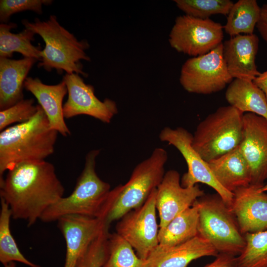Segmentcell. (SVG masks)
<instances>
[{"instance_id": "cell-25", "label": "cell", "mask_w": 267, "mask_h": 267, "mask_svg": "<svg viewBox=\"0 0 267 267\" xmlns=\"http://www.w3.org/2000/svg\"><path fill=\"white\" fill-rule=\"evenodd\" d=\"M260 14L261 7L256 0H239L232 6L223 28L231 37L242 33L253 34Z\"/></svg>"}, {"instance_id": "cell-15", "label": "cell", "mask_w": 267, "mask_h": 267, "mask_svg": "<svg viewBox=\"0 0 267 267\" xmlns=\"http://www.w3.org/2000/svg\"><path fill=\"white\" fill-rule=\"evenodd\" d=\"M204 194L197 184L188 187L182 186L178 171L170 170L166 172L156 189V206L160 218L159 228L165 227Z\"/></svg>"}, {"instance_id": "cell-18", "label": "cell", "mask_w": 267, "mask_h": 267, "mask_svg": "<svg viewBox=\"0 0 267 267\" xmlns=\"http://www.w3.org/2000/svg\"><path fill=\"white\" fill-rule=\"evenodd\" d=\"M24 87L37 99L48 119L50 128L64 136L70 135L63 115V100L68 93L64 82L48 85L44 84L38 78L27 77Z\"/></svg>"}, {"instance_id": "cell-19", "label": "cell", "mask_w": 267, "mask_h": 267, "mask_svg": "<svg viewBox=\"0 0 267 267\" xmlns=\"http://www.w3.org/2000/svg\"><path fill=\"white\" fill-rule=\"evenodd\" d=\"M215 248L199 235L171 247L160 246L148 258L147 267H187L192 261L206 256L216 257Z\"/></svg>"}, {"instance_id": "cell-20", "label": "cell", "mask_w": 267, "mask_h": 267, "mask_svg": "<svg viewBox=\"0 0 267 267\" xmlns=\"http://www.w3.org/2000/svg\"><path fill=\"white\" fill-rule=\"evenodd\" d=\"M38 60L24 57L15 60L0 58V110L23 99V89L27 75Z\"/></svg>"}, {"instance_id": "cell-31", "label": "cell", "mask_w": 267, "mask_h": 267, "mask_svg": "<svg viewBox=\"0 0 267 267\" xmlns=\"http://www.w3.org/2000/svg\"><path fill=\"white\" fill-rule=\"evenodd\" d=\"M109 226L106 227L92 242L75 267H102L108 257Z\"/></svg>"}, {"instance_id": "cell-12", "label": "cell", "mask_w": 267, "mask_h": 267, "mask_svg": "<svg viewBox=\"0 0 267 267\" xmlns=\"http://www.w3.org/2000/svg\"><path fill=\"white\" fill-rule=\"evenodd\" d=\"M62 81L68 90V98L63 105L65 119L86 115L108 124L118 113L116 102L109 98L99 100L94 87L86 84L79 74H66Z\"/></svg>"}, {"instance_id": "cell-8", "label": "cell", "mask_w": 267, "mask_h": 267, "mask_svg": "<svg viewBox=\"0 0 267 267\" xmlns=\"http://www.w3.org/2000/svg\"><path fill=\"white\" fill-rule=\"evenodd\" d=\"M223 56V43L209 52L188 59L182 65L179 82L190 93L208 94L223 89L232 81Z\"/></svg>"}, {"instance_id": "cell-28", "label": "cell", "mask_w": 267, "mask_h": 267, "mask_svg": "<svg viewBox=\"0 0 267 267\" xmlns=\"http://www.w3.org/2000/svg\"><path fill=\"white\" fill-rule=\"evenodd\" d=\"M246 245L235 267H267V229L244 234Z\"/></svg>"}, {"instance_id": "cell-34", "label": "cell", "mask_w": 267, "mask_h": 267, "mask_svg": "<svg viewBox=\"0 0 267 267\" xmlns=\"http://www.w3.org/2000/svg\"><path fill=\"white\" fill-rule=\"evenodd\" d=\"M256 27L261 36L267 44V3L261 7V14Z\"/></svg>"}, {"instance_id": "cell-17", "label": "cell", "mask_w": 267, "mask_h": 267, "mask_svg": "<svg viewBox=\"0 0 267 267\" xmlns=\"http://www.w3.org/2000/svg\"><path fill=\"white\" fill-rule=\"evenodd\" d=\"M259 38L254 34L238 35L223 43V56L232 78L253 81L260 73L255 63Z\"/></svg>"}, {"instance_id": "cell-23", "label": "cell", "mask_w": 267, "mask_h": 267, "mask_svg": "<svg viewBox=\"0 0 267 267\" xmlns=\"http://www.w3.org/2000/svg\"><path fill=\"white\" fill-rule=\"evenodd\" d=\"M198 210L193 205L174 218L165 227L159 228V246L171 247L198 235Z\"/></svg>"}, {"instance_id": "cell-3", "label": "cell", "mask_w": 267, "mask_h": 267, "mask_svg": "<svg viewBox=\"0 0 267 267\" xmlns=\"http://www.w3.org/2000/svg\"><path fill=\"white\" fill-rule=\"evenodd\" d=\"M22 24L25 28L40 36L45 43L41 52L39 67L48 72L54 69L58 73L64 71L66 74L76 73L87 77L88 74L83 70L80 62L90 60L86 52L89 47L87 41H79L59 24L54 15H50L45 21L36 18L31 22L24 19Z\"/></svg>"}, {"instance_id": "cell-37", "label": "cell", "mask_w": 267, "mask_h": 267, "mask_svg": "<svg viewBox=\"0 0 267 267\" xmlns=\"http://www.w3.org/2000/svg\"><path fill=\"white\" fill-rule=\"evenodd\" d=\"M4 267H16L15 262H11L4 266Z\"/></svg>"}, {"instance_id": "cell-36", "label": "cell", "mask_w": 267, "mask_h": 267, "mask_svg": "<svg viewBox=\"0 0 267 267\" xmlns=\"http://www.w3.org/2000/svg\"><path fill=\"white\" fill-rule=\"evenodd\" d=\"M260 190L261 191L267 192V183L266 184H264L263 187H261Z\"/></svg>"}, {"instance_id": "cell-16", "label": "cell", "mask_w": 267, "mask_h": 267, "mask_svg": "<svg viewBox=\"0 0 267 267\" xmlns=\"http://www.w3.org/2000/svg\"><path fill=\"white\" fill-rule=\"evenodd\" d=\"M262 187L250 184L233 192L230 209L243 235L267 229V192Z\"/></svg>"}, {"instance_id": "cell-2", "label": "cell", "mask_w": 267, "mask_h": 267, "mask_svg": "<svg viewBox=\"0 0 267 267\" xmlns=\"http://www.w3.org/2000/svg\"><path fill=\"white\" fill-rule=\"evenodd\" d=\"M58 133L50 128L39 104L29 120L7 127L0 133V178L5 172L24 162L45 160L54 153Z\"/></svg>"}, {"instance_id": "cell-14", "label": "cell", "mask_w": 267, "mask_h": 267, "mask_svg": "<svg viewBox=\"0 0 267 267\" xmlns=\"http://www.w3.org/2000/svg\"><path fill=\"white\" fill-rule=\"evenodd\" d=\"M57 221L66 243L64 267H75L92 242L109 226L103 218L80 215L66 216Z\"/></svg>"}, {"instance_id": "cell-6", "label": "cell", "mask_w": 267, "mask_h": 267, "mask_svg": "<svg viewBox=\"0 0 267 267\" xmlns=\"http://www.w3.org/2000/svg\"><path fill=\"white\" fill-rule=\"evenodd\" d=\"M198 207V235L207 240L219 254L237 257L246 241L229 207L217 193L204 194L194 202Z\"/></svg>"}, {"instance_id": "cell-5", "label": "cell", "mask_w": 267, "mask_h": 267, "mask_svg": "<svg viewBox=\"0 0 267 267\" xmlns=\"http://www.w3.org/2000/svg\"><path fill=\"white\" fill-rule=\"evenodd\" d=\"M99 153V150L93 149L87 153L84 169L73 192L49 207L41 221L50 222L68 215L104 219L106 203L111 189L110 185L102 180L95 171L96 158Z\"/></svg>"}, {"instance_id": "cell-26", "label": "cell", "mask_w": 267, "mask_h": 267, "mask_svg": "<svg viewBox=\"0 0 267 267\" xmlns=\"http://www.w3.org/2000/svg\"><path fill=\"white\" fill-rule=\"evenodd\" d=\"M0 262L4 266L19 262L29 267H41L28 260L20 251L10 228L11 212L8 204L0 198Z\"/></svg>"}, {"instance_id": "cell-21", "label": "cell", "mask_w": 267, "mask_h": 267, "mask_svg": "<svg viewBox=\"0 0 267 267\" xmlns=\"http://www.w3.org/2000/svg\"><path fill=\"white\" fill-rule=\"evenodd\" d=\"M208 164L218 182L231 193L251 184L250 169L239 146Z\"/></svg>"}, {"instance_id": "cell-24", "label": "cell", "mask_w": 267, "mask_h": 267, "mask_svg": "<svg viewBox=\"0 0 267 267\" xmlns=\"http://www.w3.org/2000/svg\"><path fill=\"white\" fill-rule=\"evenodd\" d=\"M17 27L14 23H0V58H11L13 52H16L24 57L40 61L42 50L39 46H35L32 44L35 34L25 28L18 33H12L11 30Z\"/></svg>"}, {"instance_id": "cell-10", "label": "cell", "mask_w": 267, "mask_h": 267, "mask_svg": "<svg viewBox=\"0 0 267 267\" xmlns=\"http://www.w3.org/2000/svg\"><path fill=\"white\" fill-rule=\"evenodd\" d=\"M159 137L161 141L175 147L185 160L187 172L180 179L182 186L192 187L199 182L206 184L213 188L230 208L233 193L226 190L218 182L208 163L193 148V135L190 132L182 127L172 129L166 127L161 130Z\"/></svg>"}, {"instance_id": "cell-32", "label": "cell", "mask_w": 267, "mask_h": 267, "mask_svg": "<svg viewBox=\"0 0 267 267\" xmlns=\"http://www.w3.org/2000/svg\"><path fill=\"white\" fill-rule=\"evenodd\" d=\"M51 0H0V22L8 23L11 15L24 11H32L43 13V5H49Z\"/></svg>"}, {"instance_id": "cell-9", "label": "cell", "mask_w": 267, "mask_h": 267, "mask_svg": "<svg viewBox=\"0 0 267 267\" xmlns=\"http://www.w3.org/2000/svg\"><path fill=\"white\" fill-rule=\"evenodd\" d=\"M223 38L220 23L185 14L176 18L169 42L177 51L196 57L211 51L222 43Z\"/></svg>"}, {"instance_id": "cell-11", "label": "cell", "mask_w": 267, "mask_h": 267, "mask_svg": "<svg viewBox=\"0 0 267 267\" xmlns=\"http://www.w3.org/2000/svg\"><path fill=\"white\" fill-rule=\"evenodd\" d=\"M156 189L141 207L124 215L116 226V233L132 246L139 257L145 260L159 245Z\"/></svg>"}, {"instance_id": "cell-35", "label": "cell", "mask_w": 267, "mask_h": 267, "mask_svg": "<svg viewBox=\"0 0 267 267\" xmlns=\"http://www.w3.org/2000/svg\"><path fill=\"white\" fill-rule=\"evenodd\" d=\"M253 82L263 91L267 100V70L260 73L254 79Z\"/></svg>"}, {"instance_id": "cell-27", "label": "cell", "mask_w": 267, "mask_h": 267, "mask_svg": "<svg viewBox=\"0 0 267 267\" xmlns=\"http://www.w3.org/2000/svg\"><path fill=\"white\" fill-rule=\"evenodd\" d=\"M108 257L102 267H147V260L135 254L132 246L116 232L109 233Z\"/></svg>"}, {"instance_id": "cell-30", "label": "cell", "mask_w": 267, "mask_h": 267, "mask_svg": "<svg viewBox=\"0 0 267 267\" xmlns=\"http://www.w3.org/2000/svg\"><path fill=\"white\" fill-rule=\"evenodd\" d=\"M33 98L22 99L0 111V131L15 123H22L31 119L37 113L39 104L34 105Z\"/></svg>"}, {"instance_id": "cell-33", "label": "cell", "mask_w": 267, "mask_h": 267, "mask_svg": "<svg viewBox=\"0 0 267 267\" xmlns=\"http://www.w3.org/2000/svg\"><path fill=\"white\" fill-rule=\"evenodd\" d=\"M235 257L224 254H219L213 262L203 267H235Z\"/></svg>"}, {"instance_id": "cell-13", "label": "cell", "mask_w": 267, "mask_h": 267, "mask_svg": "<svg viewBox=\"0 0 267 267\" xmlns=\"http://www.w3.org/2000/svg\"><path fill=\"white\" fill-rule=\"evenodd\" d=\"M239 149L251 172V184L263 186L267 179V119L252 113L243 114Z\"/></svg>"}, {"instance_id": "cell-29", "label": "cell", "mask_w": 267, "mask_h": 267, "mask_svg": "<svg viewBox=\"0 0 267 267\" xmlns=\"http://www.w3.org/2000/svg\"><path fill=\"white\" fill-rule=\"evenodd\" d=\"M174 2L186 15L203 19L213 15H227L234 3L229 0H175Z\"/></svg>"}, {"instance_id": "cell-7", "label": "cell", "mask_w": 267, "mask_h": 267, "mask_svg": "<svg viewBox=\"0 0 267 267\" xmlns=\"http://www.w3.org/2000/svg\"><path fill=\"white\" fill-rule=\"evenodd\" d=\"M243 114L230 105L222 106L198 125L192 146L205 161L208 163L239 146Z\"/></svg>"}, {"instance_id": "cell-4", "label": "cell", "mask_w": 267, "mask_h": 267, "mask_svg": "<svg viewBox=\"0 0 267 267\" xmlns=\"http://www.w3.org/2000/svg\"><path fill=\"white\" fill-rule=\"evenodd\" d=\"M167 160L164 148H155L149 157L135 167L125 184L111 190L105 207V221L109 225L145 203L162 181Z\"/></svg>"}, {"instance_id": "cell-22", "label": "cell", "mask_w": 267, "mask_h": 267, "mask_svg": "<svg viewBox=\"0 0 267 267\" xmlns=\"http://www.w3.org/2000/svg\"><path fill=\"white\" fill-rule=\"evenodd\" d=\"M229 105L243 113H252L267 119V100L263 92L251 81L233 80L225 92Z\"/></svg>"}, {"instance_id": "cell-1", "label": "cell", "mask_w": 267, "mask_h": 267, "mask_svg": "<svg viewBox=\"0 0 267 267\" xmlns=\"http://www.w3.org/2000/svg\"><path fill=\"white\" fill-rule=\"evenodd\" d=\"M64 187L54 165L45 160L15 165L0 178V196L8 205L12 218L34 224L44 213L63 197Z\"/></svg>"}]
</instances>
